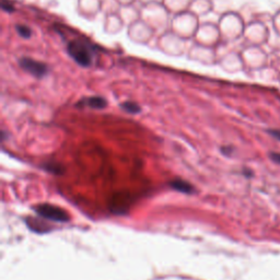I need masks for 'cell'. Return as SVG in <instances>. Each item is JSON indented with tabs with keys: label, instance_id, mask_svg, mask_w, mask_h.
<instances>
[{
	"label": "cell",
	"instance_id": "6da1fadb",
	"mask_svg": "<svg viewBox=\"0 0 280 280\" xmlns=\"http://www.w3.org/2000/svg\"><path fill=\"white\" fill-rule=\"evenodd\" d=\"M68 54L74 62L82 67H89L93 62V48L81 39H72L67 46Z\"/></svg>",
	"mask_w": 280,
	"mask_h": 280
},
{
	"label": "cell",
	"instance_id": "7a4b0ae2",
	"mask_svg": "<svg viewBox=\"0 0 280 280\" xmlns=\"http://www.w3.org/2000/svg\"><path fill=\"white\" fill-rule=\"evenodd\" d=\"M35 212L38 216H41L45 219L52 220L56 222H67L69 220L68 213L61 207L55 206L51 204H41L34 208Z\"/></svg>",
	"mask_w": 280,
	"mask_h": 280
},
{
	"label": "cell",
	"instance_id": "3957f363",
	"mask_svg": "<svg viewBox=\"0 0 280 280\" xmlns=\"http://www.w3.org/2000/svg\"><path fill=\"white\" fill-rule=\"evenodd\" d=\"M19 65L24 71L32 74L33 77L41 79L45 77L48 72V67L46 64L41 63L38 61H35L33 58L30 57H22L19 59Z\"/></svg>",
	"mask_w": 280,
	"mask_h": 280
},
{
	"label": "cell",
	"instance_id": "277c9868",
	"mask_svg": "<svg viewBox=\"0 0 280 280\" xmlns=\"http://www.w3.org/2000/svg\"><path fill=\"white\" fill-rule=\"evenodd\" d=\"M79 105L80 106H81V105H87V106L91 108L101 109L106 106V100L103 99L102 97H91L82 100V101L79 103Z\"/></svg>",
	"mask_w": 280,
	"mask_h": 280
},
{
	"label": "cell",
	"instance_id": "5b68a950",
	"mask_svg": "<svg viewBox=\"0 0 280 280\" xmlns=\"http://www.w3.org/2000/svg\"><path fill=\"white\" fill-rule=\"evenodd\" d=\"M170 185H171V187L175 189V191L184 194H191L194 191L192 185L186 181H183V179H173V181L170 183Z\"/></svg>",
	"mask_w": 280,
	"mask_h": 280
},
{
	"label": "cell",
	"instance_id": "8992f818",
	"mask_svg": "<svg viewBox=\"0 0 280 280\" xmlns=\"http://www.w3.org/2000/svg\"><path fill=\"white\" fill-rule=\"evenodd\" d=\"M122 108L124 109L125 112H127L129 114H137L140 111H141V108H140L139 105L137 103H135L133 101H127V102H124L122 104Z\"/></svg>",
	"mask_w": 280,
	"mask_h": 280
},
{
	"label": "cell",
	"instance_id": "52a82bcc",
	"mask_svg": "<svg viewBox=\"0 0 280 280\" xmlns=\"http://www.w3.org/2000/svg\"><path fill=\"white\" fill-rule=\"evenodd\" d=\"M16 30H17L18 34L21 37H23V38H30V37H31L32 30L30 29L29 27L23 26V24H18V26H16Z\"/></svg>",
	"mask_w": 280,
	"mask_h": 280
},
{
	"label": "cell",
	"instance_id": "ba28073f",
	"mask_svg": "<svg viewBox=\"0 0 280 280\" xmlns=\"http://www.w3.org/2000/svg\"><path fill=\"white\" fill-rule=\"evenodd\" d=\"M1 8H2V10L3 11H6V12H14V6L13 4L10 2V1H8V0H2L1 1Z\"/></svg>",
	"mask_w": 280,
	"mask_h": 280
},
{
	"label": "cell",
	"instance_id": "9c48e42d",
	"mask_svg": "<svg viewBox=\"0 0 280 280\" xmlns=\"http://www.w3.org/2000/svg\"><path fill=\"white\" fill-rule=\"evenodd\" d=\"M269 157H271V159L275 163L280 164V153L279 152H272L271 154H269Z\"/></svg>",
	"mask_w": 280,
	"mask_h": 280
},
{
	"label": "cell",
	"instance_id": "30bf717a",
	"mask_svg": "<svg viewBox=\"0 0 280 280\" xmlns=\"http://www.w3.org/2000/svg\"><path fill=\"white\" fill-rule=\"evenodd\" d=\"M269 133H271V135L274 138L280 140V131H271Z\"/></svg>",
	"mask_w": 280,
	"mask_h": 280
}]
</instances>
